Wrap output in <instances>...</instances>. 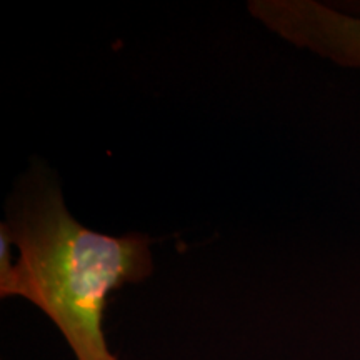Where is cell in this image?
<instances>
[{"label": "cell", "mask_w": 360, "mask_h": 360, "mask_svg": "<svg viewBox=\"0 0 360 360\" xmlns=\"http://www.w3.org/2000/svg\"><path fill=\"white\" fill-rule=\"evenodd\" d=\"M247 8L285 42L360 70V17L317 0H250Z\"/></svg>", "instance_id": "2"}, {"label": "cell", "mask_w": 360, "mask_h": 360, "mask_svg": "<svg viewBox=\"0 0 360 360\" xmlns=\"http://www.w3.org/2000/svg\"><path fill=\"white\" fill-rule=\"evenodd\" d=\"M4 224L19 260L0 277L2 299L22 297L42 310L77 360H120L107 345L103 314L112 292L154 274L150 237H114L85 227L44 167L22 180Z\"/></svg>", "instance_id": "1"}]
</instances>
